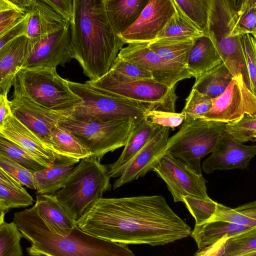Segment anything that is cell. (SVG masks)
Instances as JSON below:
<instances>
[{
    "label": "cell",
    "mask_w": 256,
    "mask_h": 256,
    "mask_svg": "<svg viewBox=\"0 0 256 256\" xmlns=\"http://www.w3.org/2000/svg\"><path fill=\"white\" fill-rule=\"evenodd\" d=\"M13 96L10 101L13 116L40 136L55 151L52 130L56 126L72 119L73 112L52 110L18 93L14 92Z\"/></svg>",
    "instance_id": "5bb4252c"
},
{
    "label": "cell",
    "mask_w": 256,
    "mask_h": 256,
    "mask_svg": "<svg viewBox=\"0 0 256 256\" xmlns=\"http://www.w3.org/2000/svg\"><path fill=\"white\" fill-rule=\"evenodd\" d=\"M170 128L160 126L140 150L116 174L113 189L144 176L152 170L161 157L168 140Z\"/></svg>",
    "instance_id": "e0dca14e"
},
{
    "label": "cell",
    "mask_w": 256,
    "mask_h": 256,
    "mask_svg": "<svg viewBox=\"0 0 256 256\" xmlns=\"http://www.w3.org/2000/svg\"><path fill=\"white\" fill-rule=\"evenodd\" d=\"M175 5V13L168 20L155 40H195L204 35V33L192 24L182 14L176 4Z\"/></svg>",
    "instance_id": "836d02e7"
},
{
    "label": "cell",
    "mask_w": 256,
    "mask_h": 256,
    "mask_svg": "<svg viewBox=\"0 0 256 256\" xmlns=\"http://www.w3.org/2000/svg\"><path fill=\"white\" fill-rule=\"evenodd\" d=\"M109 21L118 36L136 20L149 0H104Z\"/></svg>",
    "instance_id": "d4e9b609"
},
{
    "label": "cell",
    "mask_w": 256,
    "mask_h": 256,
    "mask_svg": "<svg viewBox=\"0 0 256 256\" xmlns=\"http://www.w3.org/2000/svg\"><path fill=\"white\" fill-rule=\"evenodd\" d=\"M237 19L233 36L251 35L256 32L254 0H237Z\"/></svg>",
    "instance_id": "8d00e7d4"
},
{
    "label": "cell",
    "mask_w": 256,
    "mask_h": 256,
    "mask_svg": "<svg viewBox=\"0 0 256 256\" xmlns=\"http://www.w3.org/2000/svg\"><path fill=\"white\" fill-rule=\"evenodd\" d=\"M242 39L251 91L256 96V42L250 34L242 35Z\"/></svg>",
    "instance_id": "ee69618b"
},
{
    "label": "cell",
    "mask_w": 256,
    "mask_h": 256,
    "mask_svg": "<svg viewBox=\"0 0 256 256\" xmlns=\"http://www.w3.org/2000/svg\"><path fill=\"white\" fill-rule=\"evenodd\" d=\"M256 136H254V142H256Z\"/></svg>",
    "instance_id": "db71d44e"
},
{
    "label": "cell",
    "mask_w": 256,
    "mask_h": 256,
    "mask_svg": "<svg viewBox=\"0 0 256 256\" xmlns=\"http://www.w3.org/2000/svg\"><path fill=\"white\" fill-rule=\"evenodd\" d=\"M29 55L23 68H56L74 58L72 44L70 24L36 39H30Z\"/></svg>",
    "instance_id": "4fadbf2b"
},
{
    "label": "cell",
    "mask_w": 256,
    "mask_h": 256,
    "mask_svg": "<svg viewBox=\"0 0 256 256\" xmlns=\"http://www.w3.org/2000/svg\"><path fill=\"white\" fill-rule=\"evenodd\" d=\"M212 106V101L211 98L192 88L182 111L185 116L184 122L200 119L210 110Z\"/></svg>",
    "instance_id": "f35d334b"
},
{
    "label": "cell",
    "mask_w": 256,
    "mask_h": 256,
    "mask_svg": "<svg viewBox=\"0 0 256 256\" xmlns=\"http://www.w3.org/2000/svg\"><path fill=\"white\" fill-rule=\"evenodd\" d=\"M110 70L130 78L154 80L152 74L148 70L140 66L124 60L118 56L114 62Z\"/></svg>",
    "instance_id": "f6af8a7d"
},
{
    "label": "cell",
    "mask_w": 256,
    "mask_h": 256,
    "mask_svg": "<svg viewBox=\"0 0 256 256\" xmlns=\"http://www.w3.org/2000/svg\"><path fill=\"white\" fill-rule=\"evenodd\" d=\"M236 3L237 0H208L204 34L210 39L232 76L242 75L244 82L251 90L242 36L232 34L237 19Z\"/></svg>",
    "instance_id": "277c9868"
},
{
    "label": "cell",
    "mask_w": 256,
    "mask_h": 256,
    "mask_svg": "<svg viewBox=\"0 0 256 256\" xmlns=\"http://www.w3.org/2000/svg\"><path fill=\"white\" fill-rule=\"evenodd\" d=\"M12 86L14 92L58 112H73L82 102V98L70 90L68 80L60 77L56 68H22Z\"/></svg>",
    "instance_id": "8992f818"
},
{
    "label": "cell",
    "mask_w": 256,
    "mask_h": 256,
    "mask_svg": "<svg viewBox=\"0 0 256 256\" xmlns=\"http://www.w3.org/2000/svg\"><path fill=\"white\" fill-rule=\"evenodd\" d=\"M211 221H222L256 228V200L235 208L218 203L214 216L208 222Z\"/></svg>",
    "instance_id": "d6a6232c"
},
{
    "label": "cell",
    "mask_w": 256,
    "mask_h": 256,
    "mask_svg": "<svg viewBox=\"0 0 256 256\" xmlns=\"http://www.w3.org/2000/svg\"><path fill=\"white\" fill-rule=\"evenodd\" d=\"M182 14L204 33L208 14V0H174Z\"/></svg>",
    "instance_id": "d590c367"
},
{
    "label": "cell",
    "mask_w": 256,
    "mask_h": 256,
    "mask_svg": "<svg viewBox=\"0 0 256 256\" xmlns=\"http://www.w3.org/2000/svg\"><path fill=\"white\" fill-rule=\"evenodd\" d=\"M256 250V228L223 239L214 244L200 250L198 256H240Z\"/></svg>",
    "instance_id": "83f0119b"
},
{
    "label": "cell",
    "mask_w": 256,
    "mask_h": 256,
    "mask_svg": "<svg viewBox=\"0 0 256 256\" xmlns=\"http://www.w3.org/2000/svg\"><path fill=\"white\" fill-rule=\"evenodd\" d=\"M233 77L225 64L222 62L196 80L192 88L212 99L215 98L224 92Z\"/></svg>",
    "instance_id": "4dcf8cb0"
},
{
    "label": "cell",
    "mask_w": 256,
    "mask_h": 256,
    "mask_svg": "<svg viewBox=\"0 0 256 256\" xmlns=\"http://www.w3.org/2000/svg\"><path fill=\"white\" fill-rule=\"evenodd\" d=\"M176 11L174 0H149L136 20L118 36L126 44L152 42Z\"/></svg>",
    "instance_id": "2e32d148"
},
{
    "label": "cell",
    "mask_w": 256,
    "mask_h": 256,
    "mask_svg": "<svg viewBox=\"0 0 256 256\" xmlns=\"http://www.w3.org/2000/svg\"><path fill=\"white\" fill-rule=\"evenodd\" d=\"M0 168L22 186L36 190L34 172L0 152Z\"/></svg>",
    "instance_id": "b9f144b4"
},
{
    "label": "cell",
    "mask_w": 256,
    "mask_h": 256,
    "mask_svg": "<svg viewBox=\"0 0 256 256\" xmlns=\"http://www.w3.org/2000/svg\"><path fill=\"white\" fill-rule=\"evenodd\" d=\"M53 146L60 156L80 160L91 156L88 146L74 134L58 124L52 130Z\"/></svg>",
    "instance_id": "f546056e"
},
{
    "label": "cell",
    "mask_w": 256,
    "mask_h": 256,
    "mask_svg": "<svg viewBox=\"0 0 256 256\" xmlns=\"http://www.w3.org/2000/svg\"><path fill=\"white\" fill-rule=\"evenodd\" d=\"M12 114L10 106V100L8 99V94H0V126H2L6 119Z\"/></svg>",
    "instance_id": "681fc988"
},
{
    "label": "cell",
    "mask_w": 256,
    "mask_h": 256,
    "mask_svg": "<svg viewBox=\"0 0 256 256\" xmlns=\"http://www.w3.org/2000/svg\"><path fill=\"white\" fill-rule=\"evenodd\" d=\"M118 56L145 68L152 73L155 81L170 88L179 81L192 77L187 69L167 61L150 50L148 43L128 44Z\"/></svg>",
    "instance_id": "9a60e30c"
},
{
    "label": "cell",
    "mask_w": 256,
    "mask_h": 256,
    "mask_svg": "<svg viewBox=\"0 0 256 256\" xmlns=\"http://www.w3.org/2000/svg\"><path fill=\"white\" fill-rule=\"evenodd\" d=\"M224 131L238 143L254 142L256 136V116L246 114L237 121L226 124Z\"/></svg>",
    "instance_id": "ab89813d"
},
{
    "label": "cell",
    "mask_w": 256,
    "mask_h": 256,
    "mask_svg": "<svg viewBox=\"0 0 256 256\" xmlns=\"http://www.w3.org/2000/svg\"><path fill=\"white\" fill-rule=\"evenodd\" d=\"M184 203L195 220V225L208 222L214 214L218 203L210 198L206 199L186 196Z\"/></svg>",
    "instance_id": "60d3db41"
},
{
    "label": "cell",
    "mask_w": 256,
    "mask_h": 256,
    "mask_svg": "<svg viewBox=\"0 0 256 256\" xmlns=\"http://www.w3.org/2000/svg\"><path fill=\"white\" fill-rule=\"evenodd\" d=\"M66 21L71 24L74 16V0H44Z\"/></svg>",
    "instance_id": "7dc6e473"
},
{
    "label": "cell",
    "mask_w": 256,
    "mask_h": 256,
    "mask_svg": "<svg viewBox=\"0 0 256 256\" xmlns=\"http://www.w3.org/2000/svg\"><path fill=\"white\" fill-rule=\"evenodd\" d=\"M70 90L82 100L72 112L80 121H109L120 119L141 120L148 110L144 105L110 96L86 82L68 80Z\"/></svg>",
    "instance_id": "9c48e42d"
},
{
    "label": "cell",
    "mask_w": 256,
    "mask_h": 256,
    "mask_svg": "<svg viewBox=\"0 0 256 256\" xmlns=\"http://www.w3.org/2000/svg\"><path fill=\"white\" fill-rule=\"evenodd\" d=\"M146 117L152 124L172 128L180 126L185 119V116L182 112L176 113L156 110H148Z\"/></svg>",
    "instance_id": "bcb514c9"
},
{
    "label": "cell",
    "mask_w": 256,
    "mask_h": 256,
    "mask_svg": "<svg viewBox=\"0 0 256 256\" xmlns=\"http://www.w3.org/2000/svg\"><path fill=\"white\" fill-rule=\"evenodd\" d=\"M0 136L24 148L47 168L59 162L74 160L58 154L51 146L13 114L8 116L0 126Z\"/></svg>",
    "instance_id": "ac0fdd59"
},
{
    "label": "cell",
    "mask_w": 256,
    "mask_h": 256,
    "mask_svg": "<svg viewBox=\"0 0 256 256\" xmlns=\"http://www.w3.org/2000/svg\"><path fill=\"white\" fill-rule=\"evenodd\" d=\"M256 155V144L236 142L224 131L214 150L203 162L202 170L210 174L215 170L246 169Z\"/></svg>",
    "instance_id": "d6986e66"
},
{
    "label": "cell",
    "mask_w": 256,
    "mask_h": 256,
    "mask_svg": "<svg viewBox=\"0 0 256 256\" xmlns=\"http://www.w3.org/2000/svg\"><path fill=\"white\" fill-rule=\"evenodd\" d=\"M74 16L70 24L74 58L90 80L110 70L126 44L114 30L104 0H74Z\"/></svg>",
    "instance_id": "7a4b0ae2"
},
{
    "label": "cell",
    "mask_w": 256,
    "mask_h": 256,
    "mask_svg": "<svg viewBox=\"0 0 256 256\" xmlns=\"http://www.w3.org/2000/svg\"><path fill=\"white\" fill-rule=\"evenodd\" d=\"M226 124L202 119L183 122L180 130L168 138L161 156L170 154L183 160L196 174H202L201 160L214 150Z\"/></svg>",
    "instance_id": "ba28073f"
},
{
    "label": "cell",
    "mask_w": 256,
    "mask_h": 256,
    "mask_svg": "<svg viewBox=\"0 0 256 256\" xmlns=\"http://www.w3.org/2000/svg\"><path fill=\"white\" fill-rule=\"evenodd\" d=\"M67 22L44 0H34L29 12L26 36L36 39L60 28Z\"/></svg>",
    "instance_id": "603a6c76"
},
{
    "label": "cell",
    "mask_w": 256,
    "mask_h": 256,
    "mask_svg": "<svg viewBox=\"0 0 256 256\" xmlns=\"http://www.w3.org/2000/svg\"><path fill=\"white\" fill-rule=\"evenodd\" d=\"M0 152L33 172L47 168L40 160L24 148L1 136Z\"/></svg>",
    "instance_id": "74e56055"
},
{
    "label": "cell",
    "mask_w": 256,
    "mask_h": 256,
    "mask_svg": "<svg viewBox=\"0 0 256 256\" xmlns=\"http://www.w3.org/2000/svg\"><path fill=\"white\" fill-rule=\"evenodd\" d=\"M252 36H253V38H254V40H255V41H256V34H252Z\"/></svg>",
    "instance_id": "816d5d0a"
},
{
    "label": "cell",
    "mask_w": 256,
    "mask_h": 256,
    "mask_svg": "<svg viewBox=\"0 0 256 256\" xmlns=\"http://www.w3.org/2000/svg\"><path fill=\"white\" fill-rule=\"evenodd\" d=\"M23 238L15 222H0V256H22Z\"/></svg>",
    "instance_id": "e575fe53"
},
{
    "label": "cell",
    "mask_w": 256,
    "mask_h": 256,
    "mask_svg": "<svg viewBox=\"0 0 256 256\" xmlns=\"http://www.w3.org/2000/svg\"><path fill=\"white\" fill-rule=\"evenodd\" d=\"M212 101V108L200 119L228 124L246 114L256 116V96L246 85L242 75L233 77L224 92Z\"/></svg>",
    "instance_id": "7c38bea8"
},
{
    "label": "cell",
    "mask_w": 256,
    "mask_h": 256,
    "mask_svg": "<svg viewBox=\"0 0 256 256\" xmlns=\"http://www.w3.org/2000/svg\"><path fill=\"white\" fill-rule=\"evenodd\" d=\"M29 14L20 22L0 36V49L14 40L26 35Z\"/></svg>",
    "instance_id": "c3c4849f"
},
{
    "label": "cell",
    "mask_w": 256,
    "mask_h": 256,
    "mask_svg": "<svg viewBox=\"0 0 256 256\" xmlns=\"http://www.w3.org/2000/svg\"><path fill=\"white\" fill-rule=\"evenodd\" d=\"M254 4H255L256 12V0H254ZM255 34H256V32Z\"/></svg>",
    "instance_id": "f5cc1de1"
},
{
    "label": "cell",
    "mask_w": 256,
    "mask_h": 256,
    "mask_svg": "<svg viewBox=\"0 0 256 256\" xmlns=\"http://www.w3.org/2000/svg\"><path fill=\"white\" fill-rule=\"evenodd\" d=\"M138 120L120 119L87 122L74 118L60 125L78 137L90 149L91 156L100 161L108 152L124 146Z\"/></svg>",
    "instance_id": "30bf717a"
},
{
    "label": "cell",
    "mask_w": 256,
    "mask_h": 256,
    "mask_svg": "<svg viewBox=\"0 0 256 256\" xmlns=\"http://www.w3.org/2000/svg\"><path fill=\"white\" fill-rule=\"evenodd\" d=\"M222 59L210 39L206 34L194 40L188 54L186 68L196 80L221 64Z\"/></svg>",
    "instance_id": "cb8c5ba5"
},
{
    "label": "cell",
    "mask_w": 256,
    "mask_h": 256,
    "mask_svg": "<svg viewBox=\"0 0 256 256\" xmlns=\"http://www.w3.org/2000/svg\"><path fill=\"white\" fill-rule=\"evenodd\" d=\"M28 14L11 0H0V36L22 21Z\"/></svg>",
    "instance_id": "7bdbcfd3"
},
{
    "label": "cell",
    "mask_w": 256,
    "mask_h": 256,
    "mask_svg": "<svg viewBox=\"0 0 256 256\" xmlns=\"http://www.w3.org/2000/svg\"><path fill=\"white\" fill-rule=\"evenodd\" d=\"M86 82L110 96L144 105L148 110L176 112V86L170 88L154 80L130 78L111 70L102 78Z\"/></svg>",
    "instance_id": "52a82bcc"
},
{
    "label": "cell",
    "mask_w": 256,
    "mask_h": 256,
    "mask_svg": "<svg viewBox=\"0 0 256 256\" xmlns=\"http://www.w3.org/2000/svg\"><path fill=\"white\" fill-rule=\"evenodd\" d=\"M33 198L22 184L0 168V213L32 205Z\"/></svg>",
    "instance_id": "f1b7e54d"
},
{
    "label": "cell",
    "mask_w": 256,
    "mask_h": 256,
    "mask_svg": "<svg viewBox=\"0 0 256 256\" xmlns=\"http://www.w3.org/2000/svg\"><path fill=\"white\" fill-rule=\"evenodd\" d=\"M106 166L90 156L80 160L62 187L54 195L77 221L95 202L103 198L112 186Z\"/></svg>",
    "instance_id": "5b68a950"
},
{
    "label": "cell",
    "mask_w": 256,
    "mask_h": 256,
    "mask_svg": "<svg viewBox=\"0 0 256 256\" xmlns=\"http://www.w3.org/2000/svg\"><path fill=\"white\" fill-rule=\"evenodd\" d=\"M251 228L228 222L211 221L195 225L190 236L196 241L198 250H201Z\"/></svg>",
    "instance_id": "484cf974"
},
{
    "label": "cell",
    "mask_w": 256,
    "mask_h": 256,
    "mask_svg": "<svg viewBox=\"0 0 256 256\" xmlns=\"http://www.w3.org/2000/svg\"><path fill=\"white\" fill-rule=\"evenodd\" d=\"M95 236L125 244L164 245L190 235V227L161 195L102 198L76 221Z\"/></svg>",
    "instance_id": "6da1fadb"
},
{
    "label": "cell",
    "mask_w": 256,
    "mask_h": 256,
    "mask_svg": "<svg viewBox=\"0 0 256 256\" xmlns=\"http://www.w3.org/2000/svg\"><path fill=\"white\" fill-rule=\"evenodd\" d=\"M34 206L38 214L51 232L66 236L77 226L76 221L58 202L54 194H37Z\"/></svg>",
    "instance_id": "44dd1931"
},
{
    "label": "cell",
    "mask_w": 256,
    "mask_h": 256,
    "mask_svg": "<svg viewBox=\"0 0 256 256\" xmlns=\"http://www.w3.org/2000/svg\"><path fill=\"white\" fill-rule=\"evenodd\" d=\"M31 40L18 37L0 49V92L8 94L18 72L23 68L30 50Z\"/></svg>",
    "instance_id": "ffe728a7"
},
{
    "label": "cell",
    "mask_w": 256,
    "mask_h": 256,
    "mask_svg": "<svg viewBox=\"0 0 256 256\" xmlns=\"http://www.w3.org/2000/svg\"><path fill=\"white\" fill-rule=\"evenodd\" d=\"M240 256H256V250L252 252H248V253H246L244 254H242Z\"/></svg>",
    "instance_id": "f907efd6"
},
{
    "label": "cell",
    "mask_w": 256,
    "mask_h": 256,
    "mask_svg": "<svg viewBox=\"0 0 256 256\" xmlns=\"http://www.w3.org/2000/svg\"><path fill=\"white\" fill-rule=\"evenodd\" d=\"M166 184L174 202H184L183 198L190 196L206 199L210 197L206 191V180L182 160L169 154L161 156L152 169Z\"/></svg>",
    "instance_id": "8fae6325"
},
{
    "label": "cell",
    "mask_w": 256,
    "mask_h": 256,
    "mask_svg": "<svg viewBox=\"0 0 256 256\" xmlns=\"http://www.w3.org/2000/svg\"><path fill=\"white\" fill-rule=\"evenodd\" d=\"M193 39L158 40L148 43V48L167 61L186 68Z\"/></svg>",
    "instance_id": "1f68e13d"
},
{
    "label": "cell",
    "mask_w": 256,
    "mask_h": 256,
    "mask_svg": "<svg viewBox=\"0 0 256 256\" xmlns=\"http://www.w3.org/2000/svg\"><path fill=\"white\" fill-rule=\"evenodd\" d=\"M14 221L30 244V256H136L128 244L95 236L78 226L66 236L51 232L34 206L16 212Z\"/></svg>",
    "instance_id": "3957f363"
},
{
    "label": "cell",
    "mask_w": 256,
    "mask_h": 256,
    "mask_svg": "<svg viewBox=\"0 0 256 256\" xmlns=\"http://www.w3.org/2000/svg\"><path fill=\"white\" fill-rule=\"evenodd\" d=\"M216 256L213 255V254H210V255H208V256Z\"/></svg>",
    "instance_id": "11a10c76"
},
{
    "label": "cell",
    "mask_w": 256,
    "mask_h": 256,
    "mask_svg": "<svg viewBox=\"0 0 256 256\" xmlns=\"http://www.w3.org/2000/svg\"><path fill=\"white\" fill-rule=\"evenodd\" d=\"M161 126L152 124L146 117L136 121L118 159L107 165L110 178L118 172L147 143Z\"/></svg>",
    "instance_id": "7402d4cb"
},
{
    "label": "cell",
    "mask_w": 256,
    "mask_h": 256,
    "mask_svg": "<svg viewBox=\"0 0 256 256\" xmlns=\"http://www.w3.org/2000/svg\"><path fill=\"white\" fill-rule=\"evenodd\" d=\"M79 160H73L55 164L34 172L36 194H54L62 188Z\"/></svg>",
    "instance_id": "4316f807"
}]
</instances>
